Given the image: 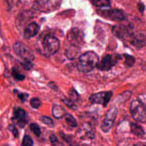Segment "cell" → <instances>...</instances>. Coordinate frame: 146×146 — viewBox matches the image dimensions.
I'll use <instances>...</instances> for the list:
<instances>
[{"instance_id": "cell-1", "label": "cell", "mask_w": 146, "mask_h": 146, "mask_svg": "<svg viewBox=\"0 0 146 146\" xmlns=\"http://www.w3.org/2000/svg\"><path fill=\"white\" fill-rule=\"evenodd\" d=\"M99 62V56L95 52L87 51L79 56L77 68L81 72H88L97 67Z\"/></svg>"}, {"instance_id": "cell-2", "label": "cell", "mask_w": 146, "mask_h": 146, "mask_svg": "<svg viewBox=\"0 0 146 146\" xmlns=\"http://www.w3.org/2000/svg\"><path fill=\"white\" fill-rule=\"evenodd\" d=\"M130 112L136 121L140 123L146 122V108L140 100H134L131 102Z\"/></svg>"}, {"instance_id": "cell-3", "label": "cell", "mask_w": 146, "mask_h": 146, "mask_svg": "<svg viewBox=\"0 0 146 146\" xmlns=\"http://www.w3.org/2000/svg\"><path fill=\"white\" fill-rule=\"evenodd\" d=\"M44 50L48 55H54L58 52L60 47V42L55 36L48 34L46 35L42 41Z\"/></svg>"}, {"instance_id": "cell-4", "label": "cell", "mask_w": 146, "mask_h": 146, "mask_svg": "<svg viewBox=\"0 0 146 146\" xmlns=\"http://www.w3.org/2000/svg\"><path fill=\"white\" fill-rule=\"evenodd\" d=\"M60 0H36L33 4V8L42 12H51L60 6Z\"/></svg>"}, {"instance_id": "cell-5", "label": "cell", "mask_w": 146, "mask_h": 146, "mask_svg": "<svg viewBox=\"0 0 146 146\" xmlns=\"http://www.w3.org/2000/svg\"><path fill=\"white\" fill-rule=\"evenodd\" d=\"M13 50L14 52L23 60H33L35 55L32 51L24 43L17 42L13 44Z\"/></svg>"}, {"instance_id": "cell-6", "label": "cell", "mask_w": 146, "mask_h": 146, "mask_svg": "<svg viewBox=\"0 0 146 146\" xmlns=\"http://www.w3.org/2000/svg\"><path fill=\"white\" fill-rule=\"evenodd\" d=\"M11 120L17 124L21 128H24L28 123V115L21 107H15L13 109Z\"/></svg>"}, {"instance_id": "cell-7", "label": "cell", "mask_w": 146, "mask_h": 146, "mask_svg": "<svg viewBox=\"0 0 146 146\" xmlns=\"http://www.w3.org/2000/svg\"><path fill=\"white\" fill-rule=\"evenodd\" d=\"M117 109L116 107L110 108L107 112L105 118L100 125V128L103 132H107L111 129L117 116Z\"/></svg>"}, {"instance_id": "cell-8", "label": "cell", "mask_w": 146, "mask_h": 146, "mask_svg": "<svg viewBox=\"0 0 146 146\" xmlns=\"http://www.w3.org/2000/svg\"><path fill=\"white\" fill-rule=\"evenodd\" d=\"M112 95V92L102 91L92 94L89 98V100L94 104H100L104 107H106L109 102Z\"/></svg>"}, {"instance_id": "cell-9", "label": "cell", "mask_w": 146, "mask_h": 146, "mask_svg": "<svg viewBox=\"0 0 146 146\" xmlns=\"http://www.w3.org/2000/svg\"><path fill=\"white\" fill-rule=\"evenodd\" d=\"M118 60V55L107 54L102 58L100 62H99L97 67L102 71H108L116 64Z\"/></svg>"}, {"instance_id": "cell-10", "label": "cell", "mask_w": 146, "mask_h": 146, "mask_svg": "<svg viewBox=\"0 0 146 146\" xmlns=\"http://www.w3.org/2000/svg\"><path fill=\"white\" fill-rule=\"evenodd\" d=\"M99 13L103 17L112 21H121L125 18V13L119 9H109L99 10Z\"/></svg>"}, {"instance_id": "cell-11", "label": "cell", "mask_w": 146, "mask_h": 146, "mask_svg": "<svg viewBox=\"0 0 146 146\" xmlns=\"http://www.w3.org/2000/svg\"><path fill=\"white\" fill-rule=\"evenodd\" d=\"M67 39L71 44L79 47L83 40V34L79 29L73 28L68 33Z\"/></svg>"}, {"instance_id": "cell-12", "label": "cell", "mask_w": 146, "mask_h": 146, "mask_svg": "<svg viewBox=\"0 0 146 146\" xmlns=\"http://www.w3.org/2000/svg\"><path fill=\"white\" fill-rule=\"evenodd\" d=\"M39 29V26L36 22L30 23L24 30L23 38L29 39L35 36L38 33Z\"/></svg>"}, {"instance_id": "cell-13", "label": "cell", "mask_w": 146, "mask_h": 146, "mask_svg": "<svg viewBox=\"0 0 146 146\" xmlns=\"http://www.w3.org/2000/svg\"><path fill=\"white\" fill-rule=\"evenodd\" d=\"M112 32L117 37L123 38L129 34V30L125 26H115L112 29Z\"/></svg>"}, {"instance_id": "cell-14", "label": "cell", "mask_w": 146, "mask_h": 146, "mask_svg": "<svg viewBox=\"0 0 146 146\" xmlns=\"http://www.w3.org/2000/svg\"><path fill=\"white\" fill-rule=\"evenodd\" d=\"M80 52V48L79 46L71 44V46L66 50V56L70 59H73L77 57Z\"/></svg>"}, {"instance_id": "cell-15", "label": "cell", "mask_w": 146, "mask_h": 146, "mask_svg": "<svg viewBox=\"0 0 146 146\" xmlns=\"http://www.w3.org/2000/svg\"><path fill=\"white\" fill-rule=\"evenodd\" d=\"M52 115L56 119H61L63 117L66 113L64 108L60 105L54 104L52 109Z\"/></svg>"}, {"instance_id": "cell-16", "label": "cell", "mask_w": 146, "mask_h": 146, "mask_svg": "<svg viewBox=\"0 0 146 146\" xmlns=\"http://www.w3.org/2000/svg\"><path fill=\"white\" fill-rule=\"evenodd\" d=\"M130 127L131 132L136 136H143L145 133L144 131L142 128V127L137 124L131 123Z\"/></svg>"}, {"instance_id": "cell-17", "label": "cell", "mask_w": 146, "mask_h": 146, "mask_svg": "<svg viewBox=\"0 0 146 146\" xmlns=\"http://www.w3.org/2000/svg\"><path fill=\"white\" fill-rule=\"evenodd\" d=\"M64 117H65L66 122L69 126L73 128L76 127L77 125L76 120L72 115H71L70 113H66Z\"/></svg>"}, {"instance_id": "cell-18", "label": "cell", "mask_w": 146, "mask_h": 146, "mask_svg": "<svg viewBox=\"0 0 146 146\" xmlns=\"http://www.w3.org/2000/svg\"><path fill=\"white\" fill-rule=\"evenodd\" d=\"M12 75L14 77V78L18 81H22L25 79V75L21 74V72L19 71L18 68L14 67L12 68Z\"/></svg>"}, {"instance_id": "cell-19", "label": "cell", "mask_w": 146, "mask_h": 146, "mask_svg": "<svg viewBox=\"0 0 146 146\" xmlns=\"http://www.w3.org/2000/svg\"><path fill=\"white\" fill-rule=\"evenodd\" d=\"M93 3L97 7H110L111 6L110 0H93Z\"/></svg>"}, {"instance_id": "cell-20", "label": "cell", "mask_w": 146, "mask_h": 146, "mask_svg": "<svg viewBox=\"0 0 146 146\" xmlns=\"http://www.w3.org/2000/svg\"><path fill=\"white\" fill-rule=\"evenodd\" d=\"M29 128H30V131H32L35 136L39 137L40 135L41 131H40L39 126L37 124H36V123L30 124L29 125Z\"/></svg>"}, {"instance_id": "cell-21", "label": "cell", "mask_w": 146, "mask_h": 146, "mask_svg": "<svg viewBox=\"0 0 146 146\" xmlns=\"http://www.w3.org/2000/svg\"><path fill=\"white\" fill-rule=\"evenodd\" d=\"M34 142L30 136L25 135L22 139V145L23 146H32Z\"/></svg>"}, {"instance_id": "cell-22", "label": "cell", "mask_w": 146, "mask_h": 146, "mask_svg": "<svg viewBox=\"0 0 146 146\" xmlns=\"http://www.w3.org/2000/svg\"><path fill=\"white\" fill-rule=\"evenodd\" d=\"M30 103L31 106L34 108V109H37L39 108L41 106V101L38 98H33L31 99L30 101Z\"/></svg>"}, {"instance_id": "cell-23", "label": "cell", "mask_w": 146, "mask_h": 146, "mask_svg": "<svg viewBox=\"0 0 146 146\" xmlns=\"http://www.w3.org/2000/svg\"><path fill=\"white\" fill-rule=\"evenodd\" d=\"M64 104H65L68 108H71L73 110H75L77 108L74 102V100H72L71 99H64L62 100Z\"/></svg>"}, {"instance_id": "cell-24", "label": "cell", "mask_w": 146, "mask_h": 146, "mask_svg": "<svg viewBox=\"0 0 146 146\" xmlns=\"http://www.w3.org/2000/svg\"><path fill=\"white\" fill-rule=\"evenodd\" d=\"M40 120H42V121L43 123L47 125L48 126H49L50 127H54V121L50 117L47 116H43L41 117Z\"/></svg>"}, {"instance_id": "cell-25", "label": "cell", "mask_w": 146, "mask_h": 146, "mask_svg": "<svg viewBox=\"0 0 146 146\" xmlns=\"http://www.w3.org/2000/svg\"><path fill=\"white\" fill-rule=\"evenodd\" d=\"M22 66L25 70H30L34 67V64L31 60H24V62L22 63Z\"/></svg>"}, {"instance_id": "cell-26", "label": "cell", "mask_w": 146, "mask_h": 146, "mask_svg": "<svg viewBox=\"0 0 146 146\" xmlns=\"http://www.w3.org/2000/svg\"><path fill=\"white\" fill-rule=\"evenodd\" d=\"M125 59V64L128 66V67H131L133 65L135 60V58L131 56V55H129L128 54H124V55Z\"/></svg>"}, {"instance_id": "cell-27", "label": "cell", "mask_w": 146, "mask_h": 146, "mask_svg": "<svg viewBox=\"0 0 146 146\" xmlns=\"http://www.w3.org/2000/svg\"><path fill=\"white\" fill-rule=\"evenodd\" d=\"M14 92H17V95H18V97L19 98V99L22 102H25L26 99L28 98L29 97V94L25 92H19V91L17 90H14Z\"/></svg>"}, {"instance_id": "cell-28", "label": "cell", "mask_w": 146, "mask_h": 146, "mask_svg": "<svg viewBox=\"0 0 146 146\" xmlns=\"http://www.w3.org/2000/svg\"><path fill=\"white\" fill-rule=\"evenodd\" d=\"M69 95L71 97V99H72L74 101L75 100H77L78 98H79V95H78L77 92L73 88L70 90V91L69 92Z\"/></svg>"}, {"instance_id": "cell-29", "label": "cell", "mask_w": 146, "mask_h": 146, "mask_svg": "<svg viewBox=\"0 0 146 146\" xmlns=\"http://www.w3.org/2000/svg\"><path fill=\"white\" fill-rule=\"evenodd\" d=\"M9 129L12 132L13 135L15 138H17L18 136V132L17 129L15 128V125L13 124H10L9 125Z\"/></svg>"}, {"instance_id": "cell-30", "label": "cell", "mask_w": 146, "mask_h": 146, "mask_svg": "<svg viewBox=\"0 0 146 146\" xmlns=\"http://www.w3.org/2000/svg\"><path fill=\"white\" fill-rule=\"evenodd\" d=\"M50 140L52 144H56V143L58 142V140L57 137L54 135H51L50 136Z\"/></svg>"}, {"instance_id": "cell-31", "label": "cell", "mask_w": 146, "mask_h": 146, "mask_svg": "<svg viewBox=\"0 0 146 146\" xmlns=\"http://www.w3.org/2000/svg\"><path fill=\"white\" fill-rule=\"evenodd\" d=\"M137 7H138L139 10L141 13H143V11L144 10V6L143 3H138L137 4Z\"/></svg>"}]
</instances>
